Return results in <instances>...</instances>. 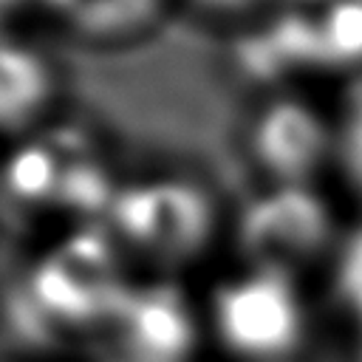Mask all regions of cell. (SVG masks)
I'll return each instance as SVG.
<instances>
[{
    "instance_id": "obj_9",
    "label": "cell",
    "mask_w": 362,
    "mask_h": 362,
    "mask_svg": "<svg viewBox=\"0 0 362 362\" xmlns=\"http://www.w3.org/2000/svg\"><path fill=\"white\" fill-rule=\"evenodd\" d=\"M348 362H362V322H351V345Z\"/></svg>"
},
{
    "instance_id": "obj_3",
    "label": "cell",
    "mask_w": 362,
    "mask_h": 362,
    "mask_svg": "<svg viewBox=\"0 0 362 362\" xmlns=\"http://www.w3.org/2000/svg\"><path fill=\"white\" fill-rule=\"evenodd\" d=\"M342 226L317 184L263 187L232 221L240 263L305 277L317 260L331 263Z\"/></svg>"
},
{
    "instance_id": "obj_1",
    "label": "cell",
    "mask_w": 362,
    "mask_h": 362,
    "mask_svg": "<svg viewBox=\"0 0 362 362\" xmlns=\"http://www.w3.org/2000/svg\"><path fill=\"white\" fill-rule=\"evenodd\" d=\"M226 232L215 192L195 175L156 173L119 184L107 204V235L130 255L170 277L195 263Z\"/></svg>"
},
{
    "instance_id": "obj_8",
    "label": "cell",
    "mask_w": 362,
    "mask_h": 362,
    "mask_svg": "<svg viewBox=\"0 0 362 362\" xmlns=\"http://www.w3.org/2000/svg\"><path fill=\"white\" fill-rule=\"evenodd\" d=\"M189 11L212 20V23H240L260 11H266L274 0H178Z\"/></svg>"
},
{
    "instance_id": "obj_5",
    "label": "cell",
    "mask_w": 362,
    "mask_h": 362,
    "mask_svg": "<svg viewBox=\"0 0 362 362\" xmlns=\"http://www.w3.org/2000/svg\"><path fill=\"white\" fill-rule=\"evenodd\" d=\"M62 96L57 59L37 42L0 37V139L25 141L54 116Z\"/></svg>"
},
{
    "instance_id": "obj_2",
    "label": "cell",
    "mask_w": 362,
    "mask_h": 362,
    "mask_svg": "<svg viewBox=\"0 0 362 362\" xmlns=\"http://www.w3.org/2000/svg\"><path fill=\"white\" fill-rule=\"evenodd\" d=\"M206 337L238 362H288L308 339L303 277L240 263L204 300Z\"/></svg>"
},
{
    "instance_id": "obj_4",
    "label": "cell",
    "mask_w": 362,
    "mask_h": 362,
    "mask_svg": "<svg viewBox=\"0 0 362 362\" xmlns=\"http://www.w3.org/2000/svg\"><path fill=\"white\" fill-rule=\"evenodd\" d=\"M243 153L263 187L317 184L339 161V124L305 96L272 93L246 116Z\"/></svg>"
},
{
    "instance_id": "obj_6",
    "label": "cell",
    "mask_w": 362,
    "mask_h": 362,
    "mask_svg": "<svg viewBox=\"0 0 362 362\" xmlns=\"http://www.w3.org/2000/svg\"><path fill=\"white\" fill-rule=\"evenodd\" d=\"M173 0H51L68 34L90 45H124L150 34Z\"/></svg>"
},
{
    "instance_id": "obj_7",
    "label": "cell",
    "mask_w": 362,
    "mask_h": 362,
    "mask_svg": "<svg viewBox=\"0 0 362 362\" xmlns=\"http://www.w3.org/2000/svg\"><path fill=\"white\" fill-rule=\"evenodd\" d=\"M328 269H331L334 300L342 308L348 325L362 322V223L356 229L342 232V240Z\"/></svg>"
}]
</instances>
